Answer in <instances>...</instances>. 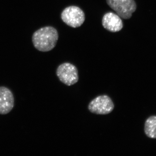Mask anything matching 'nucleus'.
Listing matches in <instances>:
<instances>
[{"label":"nucleus","mask_w":156,"mask_h":156,"mask_svg":"<svg viewBox=\"0 0 156 156\" xmlns=\"http://www.w3.org/2000/svg\"><path fill=\"white\" fill-rule=\"evenodd\" d=\"M14 106V97L12 92L6 87H0V115H6Z\"/></svg>","instance_id":"obj_6"},{"label":"nucleus","mask_w":156,"mask_h":156,"mask_svg":"<svg viewBox=\"0 0 156 156\" xmlns=\"http://www.w3.org/2000/svg\"><path fill=\"white\" fill-rule=\"evenodd\" d=\"M58 38V32L56 29L52 27H45L34 33L32 41L37 50L48 52L56 47Z\"/></svg>","instance_id":"obj_1"},{"label":"nucleus","mask_w":156,"mask_h":156,"mask_svg":"<svg viewBox=\"0 0 156 156\" xmlns=\"http://www.w3.org/2000/svg\"><path fill=\"white\" fill-rule=\"evenodd\" d=\"M114 104L111 98L107 95L98 96L92 100L88 106L89 111L97 115H107L114 109Z\"/></svg>","instance_id":"obj_5"},{"label":"nucleus","mask_w":156,"mask_h":156,"mask_svg":"<svg viewBox=\"0 0 156 156\" xmlns=\"http://www.w3.org/2000/svg\"><path fill=\"white\" fill-rule=\"evenodd\" d=\"M56 75L62 83L68 86L74 85L79 80L77 69L69 62H65L58 66Z\"/></svg>","instance_id":"obj_4"},{"label":"nucleus","mask_w":156,"mask_h":156,"mask_svg":"<svg viewBox=\"0 0 156 156\" xmlns=\"http://www.w3.org/2000/svg\"><path fill=\"white\" fill-rule=\"evenodd\" d=\"M144 132L149 138L156 139V116H151L146 120L144 125Z\"/></svg>","instance_id":"obj_8"},{"label":"nucleus","mask_w":156,"mask_h":156,"mask_svg":"<svg viewBox=\"0 0 156 156\" xmlns=\"http://www.w3.org/2000/svg\"><path fill=\"white\" fill-rule=\"evenodd\" d=\"M102 24L105 29L111 32L119 31L123 27L121 17L112 12H108L104 15Z\"/></svg>","instance_id":"obj_7"},{"label":"nucleus","mask_w":156,"mask_h":156,"mask_svg":"<svg viewBox=\"0 0 156 156\" xmlns=\"http://www.w3.org/2000/svg\"><path fill=\"white\" fill-rule=\"evenodd\" d=\"M62 21L69 26L77 28L83 23L85 20V14L83 10L75 6L68 7L61 14Z\"/></svg>","instance_id":"obj_2"},{"label":"nucleus","mask_w":156,"mask_h":156,"mask_svg":"<svg viewBox=\"0 0 156 156\" xmlns=\"http://www.w3.org/2000/svg\"><path fill=\"white\" fill-rule=\"evenodd\" d=\"M106 2L120 17L124 19H130L136 10L134 0H106Z\"/></svg>","instance_id":"obj_3"}]
</instances>
